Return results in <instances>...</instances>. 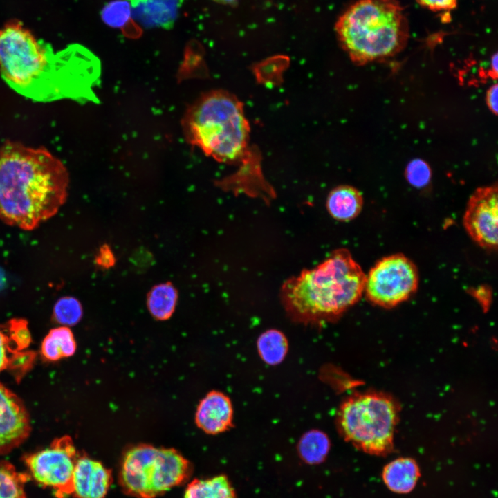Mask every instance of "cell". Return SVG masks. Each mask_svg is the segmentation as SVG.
<instances>
[{"label": "cell", "instance_id": "cell-1", "mask_svg": "<svg viewBox=\"0 0 498 498\" xmlns=\"http://www.w3.org/2000/svg\"><path fill=\"white\" fill-rule=\"evenodd\" d=\"M100 71L98 57L81 44L55 52L17 20L0 29V75L13 91L34 102H95Z\"/></svg>", "mask_w": 498, "mask_h": 498}, {"label": "cell", "instance_id": "cell-2", "mask_svg": "<svg viewBox=\"0 0 498 498\" xmlns=\"http://www.w3.org/2000/svg\"><path fill=\"white\" fill-rule=\"evenodd\" d=\"M69 176L63 163L44 147L8 141L0 148V219L33 230L65 203Z\"/></svg>", "mask_w": 498, "mask_h": 498}, {"label": "cell", "instance_id": "cell-3", "mask_svg": "<svg viewBox=\"0 0 498 498\" xmlns=\"http://www.w3.org/2000/svg\"><path fill=\"white\" fill-rule=\"evenodd\" d=\"M366 274L346 248L334 250L311 269L286 280L280 298L288 315L303 323L337 319L364 293Z\"/></svg>", "mask_w": 498, "mask_h": 498}, {"label": "cell", "instance_id": "cell-4", "mask_svg": "<svg viewBox=\"0 0 498 498\" xmlns=\"http://www.w3.org/2000/svg\"><path fill=\"white\" fill-rule=\"evenodd\" d=\"M335 30L342 49L358 65L396 55L409 37L398 0H358L338 17Z\"/></svg>", "mask_w": 498, "mask_h": 498}, {"label": "cell", "instance_id": "cell-5", "mask_svg": "<svg viewBox=\"0 0 498 498\" xmlns=\"http://www.w3.org/2000/svg\"><path fill=\"white\" fill-rule=\"evenodd\" d=\"M182 124L188 142L217 161L238 163L248 151L250 129L243 104L228 91L201 95L188 108Z\"/></svg>", "mask_w": 498, "mask_h": 498}, {"label": "cell", "instance_id": "cell-6", "mask_svg": "<svg viewBox=\"0 0 498 498\" xmlns=\"http://www.w3.org/2000/svg\"><path fill=\"white\" fill-rule=\"evenodd\" d=\"M192 472L189 461L174 448L139 444L122 458L120 482L136 498H155L186 481Z\"/></svg>", "mask_w": 498, "mask_h": 498}, {"label": "cell", "instance_id": "cell-7", "mask_svg": "<svg viewBox=\"0 0 498 498\" xmlns=\"http://www.w3.org/2000/svg\"><path fill=\"white\" fill-rule=\"evenodd\" d=\"M396 421L394 402L377 393L350 397L341 405L338 414L343 436L364 452L376 455L391 450Z\"/></svg>", "mask_w": 498, "mask_h": 498}, {"label": "cell", "instance_id": "cell-8", "mask_svg": "<svg viewBox=\"0 0 498 498\" xmlns=\"http://www.w3.org/2000/svg\"><path fill=\"white\" fill-rule=\"evenodd\" d=\"M419 284L416 264L403 254L383 257L366 274L364 293L373 304L393 308L411 297Z\"/></svg>", "mask_w": 498, "mask_h": 498}, {"label": "cell", "instance_id": "cell-9", "mask_svg": "<svg viewBox=\"0 0 498 498\" xmlns=\"http://www.w3.org/2000/svg\"><path fill=\"white\" fill-rule=\"evenodd\" d=\"M78 454L72 439H55L44 450L24 457L28 475L39 484L51 488L57 498H66L73 492V474Z\"/></svg>", "mask_w": 498, "mask_h": 498}, {"label": "cell", "instance_id": "cell-10", "mask_svg": "<svg viewBox=\"0 0 498 498\" xmlns=\"http://www.w3.org/2000/svg\"><path fill=\"white\" fill-rule=\"evenodd\" d=\"M497 196L496 184L477 188L468 201L463 218L466 232L484 249L497 248Z\"/></svg>", "mask_w": 498, "mask_h": 498}, {"label": "cell", "instance_id": "cell-11", "mask_svg": "<svg viewBox=\"0 0 498 498\" xmlns=\"http://www.w3.org/2000/svg\"><path fill=\"white\" fill-rule=\"evenodd\" d=\"M30 342L26 320L14 318L0 324V372L9 369L17 378L24 375L35 358L34 351H26Z\"/></svg>", "mask_w": 498, "mask_h": 498}, {"label": "cell", "instance_id": "cell-12", "mask_svg": "<svg viewBox=\"0 0 498 498\" xmlns=\"http://www.w3.org/2000/svg\"><path fill=\"white\" fill-rule=\"evenodd\" d=\"M30 431V417L23 402L0 382V454L17 448Z\"/></svg>", "mask_w": 498, "mask_h": 498}, {"label": "cell", "instance_id": "cell-13", "mask_svg": "<svg viewBox=\"0 0 498 498\" xmlns=\"http://www.w3.org/2000/svg\"><path fill=\"white\" fill-rule=\"evenodd\" d=\"M111 482V472L102 463L79 455L73 474L74 498H105Z\"/></svg>", "mask_w": 498, "mask_h": 498}, {"label": "cell", "instance_id": "cell-14", "mask_svg": "<svg viewBox=\"0 0 498 498\" xmlns=\"http://www.w3.org/2000/svg\"><path fill=\"white\" fill-rule=\"evenodd\" d=\"M233 409L230 398L218 391L209 392L199 402L195 413V423L209 434H217L232 425Z\"/></svg>", "mask_w": 498, "mask_h": 498}, {"label": "cell", "instance_id": "cell-15", "mask_svg": "<svg viewBox=\"0 0 498 498\" xmlns=\"http://www.w3.org/2000/svg\"><path fill=\"white\" fill-rule=\"evenodd\" d=\"M132 18L146 28H173L178 15L180 0H127Z\"/></svg>", "mask_w": 498, "mask_h": 498}, {"label": "cell", "instance_id": "cell-16", "mask_svg": "<svg viewBox=\"0 0 498 498\" xmlns=\"http://www.w3.org/2000/svg\"><path fill=\"white\" fill-rule=\"evenodd\" d=\"M363 197L356 187L341 185L329 193L326 206L329 214L339 221H349L360 213L363 207Z\"/></svg>", "mask_w": 498, "mask_h": 498}, {"label": "cell", "instance_id": "cell-17", "mask_svg": "<svg viewBox=\"0 0 498 498\" xmlns=\"http://www.w3.org/2000/svg\"><path fill=\"white\" fill-rule=\"evenodd\" d=\"M420 476L416 462L411 458H398L383 468L382 477L387 487L397 493L411 492Z\"/></svg>", "mask_w": 498, "mask_h": 498}, {"label": "cell", "instance_id": "cell-18", "mask_svg": "<svg viewBox=\"0 0 498 498\" xmlns=\"http://www.w3.org/2000/svg\"><path fill=\"white\" fill-rule=\"evenodd\" d=\"M77 344L71 330L68 326L51 329L41 346V355L48 361H56L73 356Z\"/></svg>", "mask_w": 498, "mask_h": 498}, {"label": "cell", "instance_id": "cell-19", "mask_svg": "<svg viewBox=\"0 0 498 498\" xmlns=\"http://www.w3.org/2000/svg\"><path fill=\"white\" fill-rule=\"evenodd\" d=\"M100 17L107 26L122 30L128 37H137L141 34L140 27L133 23L131 5L127 0H112L107 3L100 11Z\"/></svg>", "mask_w": 498, "mask_h": 498}, {"label": "cell", "instance_id": "cell-20", "mask_svg": "<svg viewBox=\"0 0 498 498\" xmlns=\"http://www.w3.org/2000/svg\"><path fill=\"white\" fill-rule=\"evenodd\" d=\"M177 298V290L171 282L156 285L147 295L148 309L156 320H167L174 312Z\"/></svg>", "mask_w": 498, "mask_h": 498}, {"label": "cell", "instance_id": "cell-21", "mask_svg": "<svg viewBox=\"0 0 498 498\" xmlns=\"http://www.w3.org/2000/svg\"><path fill=\"white\" fill-rule=\"evenodd\" d=\"M184 498H235V495L228 479L220 475L193 480L188 484Z\"/></svg>", "mask_w": 498, "mask_h": 498}, {"label": "cell", "instance_id": "cell-22", "mask_svg": "<svg viewBox=\"0 0 498 498\" xmlns=\"http://www.w3.org/2000/svg\"><path fill=\"white\" fill-rule=\"evenodd\" d=\"M257 349L261 359L268 365L282 361L288 351V342L279 331L271 329L263 333L257 340Z\"/></svg>", "mask_w": 498, "mask_h": 498}, {"label": "cell", "instance_id": "cell-23", "mask_svg": "<svg viewBox=\"0 0 498 498\" xmlns=\"http://www.w3.org/2000/svg\"><path fill=\"white\" fill-rule=\"evenodd\" d=\"M29 478L10 462L0 461V498H27L25 484Z\"/></svg>", "mask_w": 498, "mask_h": 498}, {"label": "cell", "instance_id": "cell-24", "mask_svg": "<svg viewBox=\"0 0 498 498\" xmlns=\"http://www.w3.org/2000/svg\"><path fill=\"white\" fill-rule=\"evenodd\" d=\"M330 448L326 435L318 430H311L304 434L299 442V453L308 463H320L324 459Z\"/></svg>", "mask_w": 498, "mask_h": 498}, {"label": "cell", "instance_id": "cell-25", "mask_svg": "<svg viewBox=\"0 0 498 498\" xmlns=\"http://www.w3.org/2000/svg\"><path fill=\"white\" fill-rule=\"evenodd\" d=\"M82 314V307L79 300L73 297H64L55 303L53 317L57 323L64 326H71L80 321Z\"/></svg>", "mask_w": 498, "mask_h": 498}, {"label": "cell", "instance_id": "cell-26", "mask_svg": "<svg viewBox=\"0 0 498 498\" xmlns=\"http://www.w3.org/2000/svg\"><path fill=\"white\" fill-rule=\"evenodd\" d=\"M405 176L410 185L416 188H423L430 182L432 172L425 161L421 159H415L407 165Z\"/></svg>", "mask_w": 498, "mask_h": 498}, {"label": "cell", "instance_id": "cell-27", "mask_svg": "<svg viewBox=\"0 0 498 498\" xmlns=\"http://www.w3.org/2000/svg\"><path fill=\"white\" fill-rule=\"evenodd\" d=\"M418 3L433 11H450L456 7L458 0H417Z\"/></svg>", "mask_w": 498, "mask_h": 498}, {"label": "cell", "instance_id": "cell-28", "mask_svg": "<svg viewBox=\"0 0 498 498\" xmlns=\"http://www.w3.org/2000/svg\"><path fill=\"white\" fill-rule=\"evenodd\" d=\"M96 263L104 268L112 266L115 263L113 255L108 246L104 245L95 259Z\"/></svg>", "mask_w": 498, "mask_h": 498}, {"label": "cell", "instance_id": "cell-29", "mask_svg": "<svg viewBox=\"0 0 498 498\" xmlns=\"http://www.w3.org/2000/svg\"><path fill=\"white\" fill-rule=\"evenodd\" d=\"M498 86L497 84L491 86L486 93V104L488 109L495 115H497L498 111Z\"/></svg>", "mask_w": 498, "mask_h": 498}, {"label": "cell", "instance_id": "cell-30", "mask_svg": "<svg viewBox=\"0 0 498 498\" xmlns=\"http://www.w3.org/2000/svg\"><path fill=\"white\" fill-rule=\"evenodd\" d=\"M476 299L481 304L484 309H487L491 301V293L487 287H479L472 293Z\"/></svg>", "mask_w": 498, "mask_h": 498}, {"label": "cell", "instance_id": "cell-31", "mask_svg": "<svg viewBox=\"0 0 498 498\" xmlns=\"http://www.w3.org/2000/svg\"><path fill=\"white\" fill-rule=\"evenodd\" d=\"M491 71L495 73V75L497 77V54L495 53L491 59Z\"/></svg>", "mask_w": 498, "mask_h": 498}, {"label": "cell", "instance_id": "cell-32", "mask_svg": "<svg viewBox=\"0 0 498 498\" xmlns=\"http://www.w3.org/2000/svg\"><path fill=\"white\" fill-rule=\"evenodd\" d=\"M216 2L223 5H234L238 0H214Z\"/></svg>", "mask_w": 498, "mask_h": 498}]
</instances>
